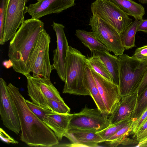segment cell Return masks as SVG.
I'll return each mask as SVG.
<instances>
[{"label":"cell","mask_w":147,"mask_h":147,"mask_svg":"<svg viewBox=\"0 0 147 147\" xmlns=\"http://www.w3.org/2000/svg\"><path fill=\"white\" fill-rule=\"evenodd\" d=\"M7 88L19 117L20 140L30 146L51 147L59 140L53 132L29 109L19 88L11 83Z\"/></svg>","instance_id":"cell-1"},{"label":"cell","mask_w":147,"mask_h":147,"mask_svg":"<svg viewBox=\"0 0 147 147\" xmlns=\"http://www.w3.org/2000/svg\"><path fill=\"white\" fill-rule=\"evenodd\" d=\"M45 29L44 23L39 19L24 20L11 40L8 55L16 72L26 77L30 75L29 64L39 37Z\"/></svg>","instance_id":"cell-2"},{"label":"cell","mask_w":147,"mask_h":147,"mask_svg":"<svg viewBox=\"0 0 147 147\" xmlns=\"http://www.w3.org/2000/svg\"><path fill=\"white\" fill-rule=\"evenodd\" d=\"M88 59L79 51L69 46L65 64V80L63 93L90 96L84 71Z\"/></svg>","instance_id":"cell-3"},{"label":"cell","mask_w":147,"mask_h":147,"mask_svg":"<svg viewBox=\"0 0 147 147\" xmlns=\"http://www.w3.org/2000/svg\"><path fill=\"white\" fill-rule=\"evenodd\" d=\"M119 60V88L121 97L137 92L147 67V61L139 60L126 54Z\"/></svg>","instance_id":"cell-4"},{"label":"cell","mask_w":147,"mask_h":147,"mask_svg":"<svg viewBox=\"0 0 147 147\" xmlns=\"http://www.w3.org/2000/svg\"><path fill=\"white\" fill-rule=\"evenodd\" d=\"M51 39L45 30L39 37L29 61L30 72L34 77L50 79L52 71L54 69L49 57Z\"/></svg>","instance_id":"cell-5"},{"label":"cell","mask_w":147,"mask_h":147,"mask_svg":"<svg viewBox=\"0 0 147 147\" xmlns=\"http://www.w3.org/2000/svg\"><path fill=\"white\" fill-rule=\"evenodd\" d=\"M95 14L114 28L121 34L131 25L133 19L118 7L107 0H96L91 5Z\"/></svg>","instance_id":"cell-6"},{"label":"cell","mask_w":147,"mask_h":147,"mask_svg":"<svg viewBox=\"0 0 147 147\" xmlns=\"http://www.w3.org/2000/svg\"><path fill=\"white\" fill-rule=\"evenodd\" d=\"M26 77L28 95L34 103L50 110L49 99L64 101L50 79L34 78L30 75Z\"/></svg>","instance_id":"cell-7"},{"label":"cell","mask_w":147,"mask_h":147,"mask_svg":"<svg viewBox=\"0 0 147 147\" xmlns=\"http://www.w3.org/2000/svg\"><path fill=\"white\" fill-rule=\"evenodd\" d=\"M89 25L96 37L111 51L116 56L123 54L125 49L120 34L114 28L95 14L90 18Z\"/></svg>","instance_id":"cell-8"},{"label":"cell","mask_w":147,"mask_h":147,"mask_svg":"<svg viewBox=\"0 0 147 147\" xmlns=\"http://www.w3.org/2000/svg\"><path fill=\"white\" fill-rule=\"evenodd\" d=\"M109 116L97 108H89L86 106L80 112L72 114L69 130L80 129L98 132L110 125Z\"/></svg>","instance_id":"cell-9"},{"label":"cell","mask_w":147,"mask_h":147,"mask_svg":"<svg viewBox=\"0 0 147 147\" xmlns=\"http://www.w3.org/2000/svg\"><path fill=\"white\" fill-rule=\"evenodd\" d=\"M28 0H8L4 20L3 43L11 40L24 21Z\"/></svg>","instance_id":"cell-10"},{"label":"cell","mask_w":147,"mask_h":147,"mask_svg":"<svg viewBox=\"0 0 147 147\" xmlns=\"http://www.w3.org/2000/svg\"><path fill=\"white\" fill-rule=\"evenodd\" d=\"M0 115L3 125L9 129L18 134L21 131L18 113L9 92L7 85L0 78Z\"/></svg>","instance_id":"cell-11"},{"label":"cell","mask_w":147,"mask_h":147,"mask_svg":"<svg viewBox=\"0 0 147 147\" xmlns=\"http://www.w3.org/2000/svg\"><path fill=\"white\" fill-rule=\"evenodd\" d=\"M51 26L55 32L57 45L56 49L53 51L52 65L60 79L65 82V60L69 46L64 32V26L53 22Z\"/></svg>","instance_id":"cell-12"},{"label":"cell","mask_w":147,"mask_h":147,"mask_svg":"<svg viewBox=\"0 0 147 147\" xmlns=\"http://www.w3.org/2000/svg\"><path fill=\"white\" fill-rule=\"evenodd\" d=\"M90 68L109 115L114 110L121 98L119 86Z\"/></svg>","instance_id":"cell-13"},{"label":"cell","mask_w":147,"mask_h":147,"mask_svg":"<svg viewBox=\"0 0 147 147\" xmlns=\"http://www.w3.org/2000/svg\"><path fill=\"white\" fill-rule=\"evenodd\" d=\"M75 0H40L27 6L26 13L39 19L46 15L58 13L75 5Z\"/></svg>","instance_id":"cell-14"},{"label":"cell","mask_w":147,"mask_h":147,"mask_svg":"<svg viewBox=\"0 0 147 147\" xmlns=\"http://www.w3.org/2000/svg\"><path fill=\"white\" fill-rule=\"evenodd\" d=\"M95 131L84 129L69 130L64 135L71 142L63 146L90 147L98 146L99 144L104 142L102 138Z\"/></svg>","instance_id":"cell-15"},{"label":"cell","mask_w":147,"mask_h":147,"mask_svg":"<svg viewBox=\"0 0 147 147\" xmlns=\"http://www.w3.org/2000/svg\"><path fill=\"white\" fill-rule=\"evenodd\" d=\"M136 92L121 97L113 111L109 116L110 125L131 119L138 98Z\"/></svg>","instance_id":"cell-16"},{"label":"cell","mask_w":147,"mask_h":147,"mask_svg":"<svg viewBox=\"0 0 147 147\" xmlns=\"http://www.w3.org/2000/svg\"><path fill=\"white\" fill-rule=\"evenodd\" d=\"M72 114H60L55 112L46 114L42 121L54 133L59 141H61L69 130Z\"/></svg>","instance_id":"cell-17"},{"label":"cell","mask_w":147,"mask_h":147,"mask_svg":"<svg viewBox=\"0 0 147 147\" xmlns=\"http://www.w3.org/2000/svg\"><path fill=\"white\" fill-rule=\"evenodd\" d=\"M107 51H96L93 55L98 56L104 63L112 79L113 82L119 86L120 61L118 57Z\"/></svg>","instance_id":"cell-18"},{"label":"cell","mask_w":147,"mask_h":147,"mask_svg":"<svg viewBox=\"0 0 147 147\" xmlns=\"http://www.w3.org/2000/svg\"><path fill=\"white\" fill-rule=\"evenodd\" d=\"M84 75L90 93V96L93 100L97 108L104 115L109 116L103 100L99 93L88 63L85 67Z\"/></svg>","instance_id":"cell-19"},{"label":"cell","mask_w":147,"mask_h":147,"mask_svg":"<svg viewBox=\"0 0 147 147\" xmlns=\"http://www.w3.org/2000/svg\"><path fill=\"white\" fill-rule=\"evenodd\" d=\"M113 3L128 16L135 19H142L145 9L140 4L131 0H107Z\"/></svg>","instance_id":"cell-20"},{"label":"cell","mask_w":147,"mask_h":147,"mask_svg":"<svg viewBox=\"0 0 147 147\" xmlns=\"http://www.w3.org/2000/svg\"><path fill=\"white\" fill-rule=\"evenodd\" d=\"M76 35L83 44L88 48L91 52L96 51H111L95 36L92 32L77 29Z\"/></svg>","instance_id":"cell-21"},{"label":"cell","mask_w":147,"mask_h":147,"mask_svg":"<svg viewBox=\"0 0 147 147\" xmlns=\"http://www.w3.org/2000/svg\"><path fill=\"white\" fill-rule=\"evenodd\" d=\"M139 20L135 19L123 32L120 34L121 41L125 49L136 47L135 37Z\"/></svg>","instance_id":"cell-22"},{"label":"cell","mask_w":147,"mask_h":147,"mask_svg":"<svg viewBox=\"0 0 147 147\" xmlns=\"http://www.w3.org/2000/svg\"><path fill=\"white\" fill-rule=\"evenodd\" d=\"M87 59L88 63L91 68L106 79L113 82L110 73L98 56L93 55L92 56Z\"/></svg>","instance_id":"cell-23"},{"label":"cell","mask_w":147,"mask_h":147,"mask_svg":"<svg viewBox=\"0 0 147 147\" xmlns=\"http://www.w3.org/2000/svg\"><path fill=\"white\" fill-rule=\"evenodd\" d=\"M133 121L122 127L105 142L110 147H116L121 144L123 139L131 134V127Z\"/></svg>","instance_id":"cell-24"},{"label":"cell","mask_w":147,"mask_h":147,"mask_svg":"<svg viewBox=\"0 0 147 147\" xmlns=\"http://www.w3.org/2000/svg\"><path fill=\"white\" fill-rule=\"evenodd\" d=\"M132 119L122 121L110 125L103 130L96 132L105 142L107 140L115 134L119 130L131 121Z\"/></svg>","instance_id":"cell-25"},{"label":"cell","mask_w":147,"mask_h":147,"mask_svg":"<svg viewBox=\"0 0 147 147\" xmlns=\"http://www.w3.org/2000/svg\"><path fill=\"white\" fill-rule=\"evenodd\" d=\"M147 109V88L138 96L131 119L133 121L138 118Z\"/></svg>","instance_id":"cell-26"},{"label":"cell","mask_w":147,"mask_h":147,"mask_svg":"<svg viewBox=\"0 0 147 147\" xmlns=\"http://www.w3.org/2000/svg\"><path fill=\"white\" fill-rule=\"evenodd\" d=\"M48 105L50 110L54 112L63 114L70 113L71 109L64 101L49 99Z\"/></svg>","instance_id":"cell-27"},{"label":"cell","mask_w":147,"mask_h":147,"mask_svg":"<svg viewBox=\"0 0 147 147\" xmlns=\"http://www.w3.org/2000/svg\"><path fill=\"white\" fill-rule=\"evenodd\" d=\"M25 101L31 111L42 121L44 116L46 114L54 112L49 109L40 107L32 101L26 99Z\"/></svg>","instance_id":"cell-28"},{"label":"cell","mask_w":147,"mask_h":147,"mask_svg":"<svg viewBox=\"0 0 147 147\" xmlns=\"http://www.w3.org/2000/svg\"><path fill=\"white\" fill-rule=\"evenodd\" d=\"M8 0H0V43L3 45L4 20Z\"/></svg>","instance_id":"cell-29"},{"label":"cell","mask_w":147,"mask_h":147,"mask_svg":"<svg viewBox=\"0 0 147 147\" xmlns=\"http://www.w3.org/2000/svg\"><path fill=\"white\" fill-rule=\"evenodd\" d=\"M147 120V109L138 118L132 122L131 134L133 135L134 138L137 131Z\"/></svg>","instance_id":"cell-30"},{"label":"cell","mask_w":147,"mask_h":147,"mask_svg":"<svg viewBox=\"0 0 147 147\" xmlns=\"http://www.w3.org/2000/svg\"><path fill=\"white\" fill-rule=\"evenodd\" d=\"M133 56L139 60L147 61V45L136 49Z\"/></svg>","instance_id":"cell-31"},{"label":"cell","mask_w":147,"mask_h":147,"mask_svg":"<svg viewBox=\"0 0 147 147\" xmlns=\"http://www.w3.org/2000/svg\"><path fill=\"white\" fill-rule=\"evenodd\" d=\"M0 137L1 140L7 144H18V142L7 134L1 128H0Z\"/></svg>","instance_id":"cell-32"},{"label":"cell","mask_w":147,"mask_h":147,"mask_svg":"<svg viewBox=\"0 0 147 147\" xmlns=\"http://www.w3.org/2000/svg\"><path fill=\"white\" fill-rule=\"evenodd\" d=\"M147 88V67L142 80L138 89L137 92L138 97Z\"/></svg>","instance_id":"cell-33"},{"label":"cell","mask_w":147,"mask_h":147,"mask_svg":"<svg viewBox=\"0 0 147 147\" xmlns=\"http://www.w3.org/2000/svg\"><path fill=\"white\" fill-rule=\"evenodd\" d=\"M141 31L147 33V19L139 20L138 24L137 32Z\"/></svg>","instance_id":"cell-34"},{"label":"cell","mask_w":147,"mask_h":147,"mask_svg":"<svg viewBox=\"0 0 147 147\" xmlns=\"http://www.w3.org/2000/svg\"><path fill=\"white\" fill-rule=\"evenodd\" d=\"M136 138V140L138 142V143L147 140V129Z\"/></svg>","instance_id":"cell-35"},{"label":"cell","mask_w":147,"mask_h":147,"mask_svg":"<svg viewBox=\"0 0 147 147\" xmlns=\"http://www.w3.org/2000/svg\"><path fill=\"white\" fill-rule=\"evenodd\" d=\"M147 129V120L140 127L136 133L134 137L136 138L140 135Z\"/></svg>","instance_id":"cell-36"},{"label":"cell","mask_w":147,"mask_h":147,"mask_svg":"<svg viewBox=\"0 0 147 147\" xmlns=\"http://www.w3.org/2000/svg\"><path fill=\"white\" fill-rule=\"evenodd\" d=\"M3 65L6 68H9L13 66L12 63L9 59L8 61H4L3 62Z\"/></svg>","instance_id":"cell-37"},{"label":"cell","mask_w":147,"mask_h":147,"mask_svg":"<svg viewBox=\"0 0 147 147\" xmlns=\"http://www.w3.org/2000/svg\"><path fill=\"white\" fill-rule=\"evenodd\" d=\"M138 1L142 3V4H146L147 3V0H138Z\"/></svg>","instance_id":"cell-38"},{"label":"cell","mask_w":147,"mask_h":147,"mask_svg":"<svg viewBox=\"0 0 147 147\" xmlns=\"http://www.w3.org/2000/svg\"><path fill=\"white\" fill-rule=\"evenodd\" d=\"M38 1H40V0H37Z\"/></svg>","instance_id":"cell-39"}]
</instances>
